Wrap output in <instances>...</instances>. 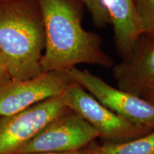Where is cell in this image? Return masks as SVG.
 Returning <instances> with one entry per match:
<instances>
[{
  "instance_id": "obj_1",
  "label": "cell",
  "mask_w": 154,
  "mask_h": 154,
  "mask_svg": "<svg viewBox=\"0 0 154 154\" xmlns=\"http://www.w3.org/2000/svg\"><path fill=\"white\" fill-rule=\"evenodd\" d=\"M43 20L45 47L43 72L69 71L81 63L113 66L102 39L83 27L85 6L81 0H37Z\"/></svg>"
},
{
  "instance_id": "obj_2",
  "label": "cell",
  "mask_w": 154,
  "mask_h": 154,
  "mask_svg": "<svg viewBox=\"0 0 154 154\" xmlns=\"http://www.w3.org/2000/svg\"><path fill=\"white\" fill-rule=\"evenodd\" d=\"M45 34L37 0L0 3V51L7 59L11 80L41 74Z\"/></svg>"
},
{
  "instance_id": "obj_3",
  "label": "cell",
  "mask_w": 154,
  "mask_h": 154,
  "mask_svg": "<svg viewBox=\"0 0 154 154\" xmlns=\"http://www.w3.org/2000/svg\"><path fill=\"white\" fill-rule=\"evenodd\" d=\"M68 109L91 125L106 143H120L138 138L153 130L138 126L101 104L74 81L61 94Z\"/></svg>"
},
{
  "instance_id": "obj_4",
  "label": "cell",
  "mask_w": 154,
  "mask_h": 154,
  "mask_svg": "<svg viewBox=\"0 0 154 154\" xmlns=\"http://www.w3.org/2000/svg\"><path fill=\"white\" fill-rule=\"evenodd\" d=\"M68 110L61 94L0 118V154H15L47 125Z\"/></svg>"
},
{
  "instance_id": "obj_5",
  "label": "cell",
  "mask_w": 154,
  "mask_h": 154,
  "mask_svg": "<svg viewBox=\"0 0 154 154\" xmlns=\"http://www.w3.org/2000/svg\"><path fill=\"white\" fill-rule=\"evenodd\" d=\"M97 138L99 135L93 127L69 109L47 125L15 154L80 151Z\"/></svg>"
},
{
  "instance_id": "obj_6",
  "label": "cell",
  "mask_w": 154,
  "mask_h": 154,
  "mask_svg": "<svg viewBox=\"0 0 154 154\" xmlns=\"http://www.w3.org/2000/svg\"><path fill=\"white\" fill-rule=\"evenodd\" d=\"M75 82L113 112L138 126L154 130V106L142 98L113 87L87 69L68 71Z\"/></svg>"
},
{
  "instance_id": "obj_7",
  "label": "cell",
  "mask_w": 154,
  "mask_h": 154,
  "mask_svg": "<svg viewBox=\"0 0 154 154\" xmlns=\"http://www.w3.org/2000/svg\"><path fill=\"white\" fill-rule=\"evenodd\" d=\"M73 82L68 71H51L28 79L9 80L0 86V118L61 95Z\"/></svg>"
},
{
  "instance_id": "obj_8",
  "label": "cell",
  "mask_w": 154,
  "mask_h": 154,
  "mask_svg": "<svg viewBox=\"0 0 154 154\" xmlns=\"http://www.w3.org/2000/svg\"><path fill=\"white\" fill-rule=\"evenodd\" d=\"M118 88L139 96L154 82V44L140 36L133 51L113 67Z\"/></svg>"
},
{
  "instance_id": "obj_9",
  "label": "cell",
  "mask_w": 154,
  "mask_h": 154,
  "mask_svg": "<svg viewBox=\"0 0 154 154\" xmlns=\"http://www.w3.org/2000/svg\"><path fill=\"white\" fill-rule=\"evenodd\" d=\"M114 32L119 54L125 59L130 54L141 36L140 20L134 0H101Z\"/></svg>"
},
{
  "instance_id": "obj_10",
  "label": "cell",
  "mask_w": 154,
  "mask_h": 154,
  "mask_svg": "<svg viewBox=\"0 0 154 154\" xmlns=\"http://www.w3.org/2000/svg\"><path fill=\"white\" fill-rule=\"evenodd\" d=\"M87 154H154V130L149 134L120 143L91 144L85 148Z\"/></svg>"
},
{
  "instance_id": "obj_11",
  "label": "cell",
  "mask_w": 154,
  "mask_h": 154,
  "mask_svg": "<svg viewBox=\"0 0 154 154\" xmlns=\"http://www.w3.org/2000/svg\"><path fill=\"white\" fill-rule=\"evenodd\" d=\"M139 17L141 35L154 44V0H134Z\"/></svg>"
},
{
  "instance_id": "obj_12",
  "label": "cell",
  "mask_w": 154,
  "mask_h": 154,
  "mask_svg": "<svg viewBox=\"0 0 154 154\" xmlns=\"http://www.w3.org/2000/svg\"><path fill=\"white\" fill-rule=\"evenodd\" d=\"M91 14L92 20L98 27H105L110 22L109 14L101 0H81Z\"/></svg>"
},
{
  "instance_id": "obj_13",
  "label": "cell",
  "mask_w": 154,
  "mask_h": 154,
  "mask_svg": "<svg viewBox=\"0 0 154 154\" xmlns=\"http://www.w3.org/2000/svg\"><path fill=\"white\" fill-rule=\"evenodd\" d=\"M11 80L7 59L0 51V86Z\"/></svg>"
},
{
  "instance_id": "obj_14",
  "label": "cell",
  "mask_w": 154,
  "mask_h": 154,
  "mask_svg": "<svg viewBox=\"0 0 154 154\" xmlns=\"http://www.w3.org/2000/svg\"><path fill=\"white\" fill-rule=\"evenodd\" d=\"M140 97L154 106V82L144 88L140 94Z\"/></svg>"
},
{
  "instance_id": "obj_15",
  "label": "cell",
  "mask_w": 154,
  "mask_h": 154,
  "mask_svg": "<svg viewBox=\"0 0 154 154\" xmlns=\"http://www.w3.org/2000/svg\"><path fill=\"white\" fill-rule=\"evenodd\" d=\"M29 154H87L85 149L80 150V151H72V152H43V153H35Z\"/></svg>"
},
{
  "instance_id": "obj_16",
  "label": "cell",
  "mask_w": 154,
  "mask_h": 154,
  "mask_svg": "<svg viewBox=\"0 0 154 154\" xmlns=\"http://www.w3.org/2000/svg\"><path fill=\"white\" fill-rule=\"evenodd\" d=\"M5 1H6V0H0V3L3 2H5Z\"/></svg>"
}]
</instances>
